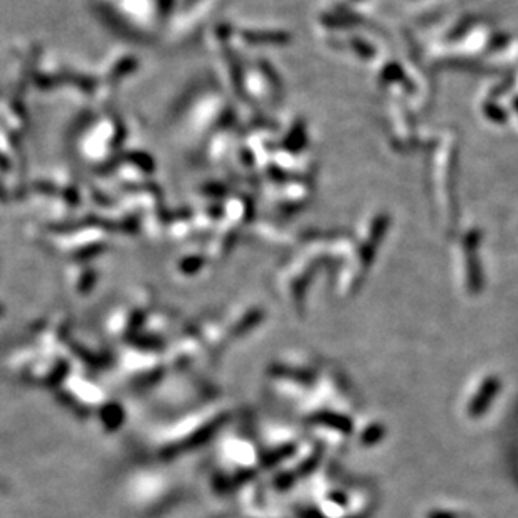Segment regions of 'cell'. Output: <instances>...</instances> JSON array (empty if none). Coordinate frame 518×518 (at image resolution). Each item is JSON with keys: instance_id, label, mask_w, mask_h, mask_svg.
Returning <instances> with one entry per match:
<instances>
[{"instance_id": "6da1fadb", "label": "cell", "mask_w": 518, "mask_h": 518, "mask_svg": "<svg viewBox=\"0 0 518 518\" xmlns=\"http://www.w3.org/2000/svg\"><path fill=\"white\" fill-rule=\"evenodd\" d=\"M498 387H500V382H498L497 377H487L483 380V384L479 385V389L477 390V395H474L473 400L469 402V414L471 416L478 417L487 411L492 400L494 399V394H497Z\"/></svg>"}]
</instances>
